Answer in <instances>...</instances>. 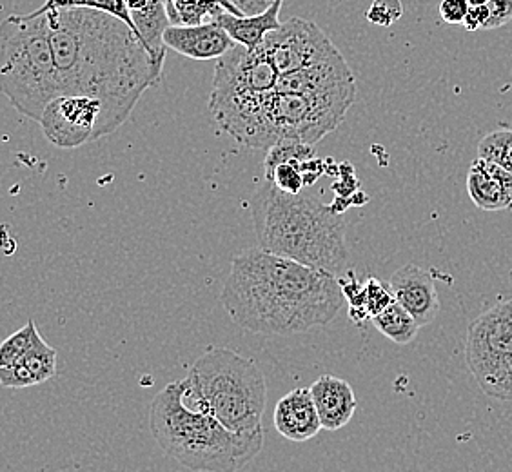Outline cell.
<instances>
[{
  "label": "cell",
  "mask_w": 512,
  "mask_h": 472,
  "mask_svg": "<svg viewBox=\"0 0 512 472\" xmlns=\"http://www.w3.org/2000/svg\"><path fill=\"white\" fill-rule=\"evenodd\" d=\"M42 8L50 20L60 93L99 100L95 140L111 135L164 68L124 20L88 8Z\"/></svg>",
  "instance_id": "cell-1"
},
{
  "label": "cell",
  "mask_w": 512,
  "mask_h": 472,
  "mask_svg": "<svg viewBox=\"0 0 512 472\" xmlns=\"http://www.w3.org/2000/svg\"><path fill=\"white\" fill-rule=\"evenodd\" d=\"M220 300L247 333L289 336L331 324L344 289L336 275L255 247L233 260Z\"/></svg>",
  "instance_id": "cell-2"
},
{
  "label": "cell",
  "mask_w": 512,
  "mask_h": 472,
  "mask_svg": "<svg viewBox=\"0 0 512 472\" xmlns=\"http://www.w3.org/2000/svg\"><path fill=\"white\" fill-rule=\"evenodd\" d=\"M258 247L304 266L342 275L349 249L344 217L311 195H289L266 180L249 200Z\"/></svg>",
  "instance_id": "cell-3"
},
{
  "label": "cell",
  "mask_w": 512,
  "mask_h": 472,
  "mask_svg": "<svg viewBox=\"0 0 512 472\" xmlns=\"http://www.w3.org/2000/svg\"><path fill=\"white\" fill-rule=\"evenodd\" d=\"M186 398L184 378L166 385L149 407V429L169 458L195 472H237L255 460L264 447V433H233Z\"/></svg>",
  "instance_id": "cell-4"
},
{
  "label": "cell",
  "mask_w": 512,
  "mask_h": 472,
  "mask_svg": "<svg viewBox=\"0 0 512 472\" xmlns=\"http://www.w3.org/2000/svg\"><path fill=\"white\" fill-rule=\"evenodd\" d=\"M278 71L260 48L237 44L218 59L209 109L218 126L238 144L253 149L276 146L269 122V102L276 93Z\"/></svg>",
  "instance_id": "cell-5"
},
{
  "label": "cell",
  "mask_w": 512,
  "mask_h": 472,
  "mask_svg": "<svg viewBox=\"0 0 512 472\" xmlns=\"http://www.w3.org/2000/svg\"><path fill=\"white\" fill-rule=\"evenodd\" d=\"M0 88L20 115L37 120L60 93L48 13L10 15L0 26Z\"/></svg>",
  "instance_id": "cell-6"
},
{
  "label": "cell",
  "mask_w": 512,
  "mask_h": 472,
  "mask_svg": "<svg viewBox=\"0 0 512 472\" xmlns=\"http://www.w3.org/2000/svg\"><path fill=\"white\" fill-rule=\"evenodd\" d=\"M186 385L191 405L213 414L229 431L264 433L266 376L253 360L233 349L213 347L191 365Z\"/></svg>",
  "instance_id": "cell-7"
},
{
  "label": "cell",
  "mask_w": 512,
  "mask_h": 472,
  "mask_svg": "<svg viewBox=\"0 0 512 472\" xmlns=\"http://www.w3.org/2000/svg\"><path fill=\"white\" fill-rule=\"evenodd\" d=\"M465 360L483 394L512 402V300L493 305L469 325Z\"/></svg>",
  "instance_id": "cell-8"
},
{
  "label": "cell",
  "mask_w": 512,
  "mask_h": 472,
  "mask_svg": "<svg viewBox=\"0 0 512 472\" xmlns=\"http://www.w3.org/2000/svg\"><path fill=\"white\" fill-rule=\"evenodd\" d=\"M355 99L349 95L275 93L269 102V122L276 144L302 142L315 146L344 122Z\"/></svg>",
  "instance_id": "cell-9"
},
{
  "label": "cell",
  "mask_w": 512,
  "mask_h": 472,
  "mask_svg": "<svg viewBox=\"0 0 512 472\" xmlns=\"http://www.w3.org/2000/svg\"><path fill=\"white\" fill-rule=\"evenodd\" d=\"M262 50L273 62L278 75H287L329 59L340 51L311 20L291 17L262 42Z\"/></svg>",
  "instance_id": "cell-10"
},
{
  "label": "cell",
  "mask_w": 512,
  "mask_h": 472,
  "mask_svg": "<svg viewBox=\"0 0 512 472\" xmlns=\"http://www.w3.org/2000/svg\"><path fill=\"white\" fill-rule=\"evenodd\" d=\"M102 115L99 100L86 95H60L40 117L44 137L60 149H75L95 140Z\"/></svg>",
  "instance_id": "cell-11"
},
{
  "label": "cell",
  "mask_w": 512,
  "mask_h": 472,
  "mask_svg": "<svg viewBox=\"0 0 512 472\" xmlns=\"http://www.w3.org/2000/svg\"><path fill=\"white\" fill-rule=\"evenodd\" d=\"M276 93L356 97L355 75L342 53H336L333 57L320 60L307 68L280 75Z\"/></svg>",
  "instance_id": "cell-12"
},
{
  "label": "cell",
  "mask_w": 512,
  "mask_h": 472,
  "mask_svg": "<svg viewBox=\"0 0 512 472\" xmlns=\"http://www.w3.org/2000/svg\"><path fill=\"white\" fill-rule=\"evenodd\" d=\"M164 44L168 50L193 60L222 59L237 46L217 20H207L193 26L171 24L164 33Z\"/></svg>",
  "instance_id": "cell-13"
},
{
  "label": "cell",
  "mask_w": 512,
  "mask_h": 472,
  "mask_svg": "<svg viewBox=\"0 0 512 472\" xmlns=\"http://www.w3.org/2000/svg\"><path fill=\"white\" fill-rule=\"evenodd\" d=\"M389 287L394 300L416 318L420 327L433 322L440 311V298L436 293L433 276L422 267L407 264L393 273Z\"/></svg>",
  "instance_id": "cell-14"
},
{
  "label": "cell",
  "mask_w": 512,
  "mask_h": 472,
  "mask_svg": "<svg viewBox=\"0 0 512 472\" xmlns=\"http://www.w3.org/2000/svg\"><path fill=\"white\" fill-rule=\"evenodd\" d=\"M467 193L483 211L512 209V173L489 158L478 157L467 175Z\"/></svg>",
  "instance_id": "cell-15"
},
{
  "label": "cell",
  "mask_w": 512,
  "mask_h": 472,
  "mask_svg": "<svg viewBox=\"0 0 512 472\" xmlns=\"http://www.w3.org/2000/svg\"><path fill=\"white\" fill-rule=\"evenodd\" d=\"M275 427L291 442H307L322 429L311 389H295L287 393L275 407Z\"/></svg>",
  "instance_id": "cell-16"
},
{
  "label": "cell",
  "mask_w": 512,
  "mask_h": 472,
  "mask_svg": "<svg viewBox=\"0 0 512 472\" xmlns=\"http://www.w3.org/2000/svg\"><path fill=\"white\" fill-rule=\"evenodd\" d=\"M316 411L325 431H338L353 420L356 398L353 387L344 378L324 374L309 387Z\"/></svg>",
  "instance_id": "cell-17"
},
{
  "label": "cell",
  "mask_w": 512,
  "mask_h": 472,
  "mask_svg": "<svg viewBox=\"0 0 512 472\" xmlns=\"http://www.w3.org/2000/svg\"><path fill=\"white\" fill-rule=\"evenodd\" d=\"M57 349H53L42 336L17 364L0 367V384L8 389H24L44 384L57 374Z\"/></svg>",
  "instance_id": "cell-18"
},
{
  "label": "cell",
  "mask_w": 512,
  "mask_h": 472,
  "mask_svg": "<svg viewBox=\"0 0 512 472\" xmlns=\"http://www.w3.org/2000/svg\"><path fill=\"white\" fill-rule=\"evenodd\" d=\"M138 37L144 42L153 59L164 68L166 44L164 33L171 26L166 0H126Z\"/></svg>",
  "instance_id": "cell-19"
},
{
  "label": "cell",
  "mask_w": 512,
  "mask_h": 472,
  "mask_svg": "<svg viewBox=\"0 0 512 472\" xmlns=\"http://www.w3.org/2000/svg\"><path fill=\"white\" fill-rule=\"evenodd\" d=\"M282 2L284 0H278L266 13L255 15V17H237L229 11H222L213 20H217L237 44L246 46L247 50H256L262 46V42L271 31L278 30L282 26V22L278 19Z\"/></svg>",
  "instance_id": "cell-20"
},
{
  "label": "cell",
  "mask_w": 512,
  "mask_h": 472,
  "mask_svg": "<svg viewBox=\"0 0 512 472\" xmlns=\"http://www.w3.org/2000/svg\"><path fill=\"white\" fill-rule=\"evenodd\" d=\"M371 322L385 338L398 345L411 344L420 329L416 318L396 300L393 304L387 305L382 313L373 316Z\"/></svg>",
  "instance_id": "cell-21"
},
{
  "label": "cell",
  "mask_w": 512,
  "mask_h": 472,
  "mask_svg": "<svg viewBox=\"0 0 512 472\" xmlns=\"http://www.w3.org/2000/svg\"><path fill=\"white\" fill-rule=\"evenodd\" d=\"M313 158H316L315 146L302 144V142H280L267 151L266 160H264L266 180L271 178L273 171L282 164H304Z\"/></svg>",
  "instance_id": "cell-22"
},
{
  "label": "cell",
  "mask_w": 512,
  "mask_h": 472,
  "mask_svg": "<svg viewBox=\"0 0 512 472\" xmlns=\"http://www.w3.org/2000/svg\"><path fill=\"white\" fill-rule=\"evenodd\" d=\"M39 329L33 320L19 329L17 333H13L10 338L4 340V344L0 345V367H10L17 364L24 354L30 351L33 345L37 344L40 338Z\"/></svg>",
  "instance_id": "cell-23"
},
{
  "label": "cell",
  "mask_w": 512,
  "mask_h": 472,
  "mask_svg": "<svg viewBox=\"0 0 512 472\" xmlns=\"http://www.w3.org/2000/svg\"><path fill=\"white\" fill-rule=\"evenodd\" d=\"M44 6L46 8H88V10L109 13L117 19L124 20L129 28L137 33L138 37V31L135 28V22L131 19L126 0H46Z\"/></svg>",
  "instance_id": "cell-24"
},
{
  "label": "cell",
  "mask_w": 512,
  "mask_h": 472,
  "mask_svg": "<svg viewBox=\"0 0 512 472\" xmlns=\"http://www.w3.org/2000/svg\"><path fill=\"white\" fill-rule=\"evenodd\" d=\"M478 157L489 158L512 173V129H498L483 138Z\"/></svg>",
  "instance_id": "cell-25"
},
{
  "label": "cell",
  "mask_w": 512,
  "mask_h": 472,
  "mask_svg": "<svg viewBox=\"0 0 512 472\" xmlns=\"http://www.w3.org/2000/svg\"><path fill=\"white\" fill-rule=\"evenodd\" d=\"M394 296L391 293V287L384 286L380 280L369 278L364 286V302H362V315L367 318L382 313L385 307L393 304Z\"/></svg>",
  "instance_id": "cell-26"
},
{
  "label": "cell",
  "mask_w": 512,
  "mask_h": 472,
  "mask_svg": "<svg viewBox=\"0 0 512 472\" xmlns=\"http://www.w3.org/2000/svg\"><path fill=\"white\" fill-rule=\"evenodd\" d=\"M267 180L273 182L280 191L289 193V195H300L302 189L306 186L302 164H282L273 171V175Z\"/></svg>",
  "instance_id": "cell-27"
},
{
  "label": "cell",
  "mask_w": 512,
  "mask_h": 472,
  "mask_svg": "<svg viewBox=\"0 0 512 472\" xmlns=\"http://www.w3.org/2000/svg\"><path fill=\"white\" fill-rule=\"evenodd\" d=\"M404 6L400 0H373L369 10L365 13V19L375 26L389 28L394 22L402 19Z\"/></svg>",
  "instance_id": "cell-28"
},
{
  "label": "cell",
  "mask_w": 512,
  "mask_h": 472,
  "mask_svg": "<svg viewBox=\"0 0 512 472\" xmlns=\"http://www.w3.org/2000/svg\"><path fill=\"white\" fill-rule=\"evenodd\" d=\"M489 17L483 26V31L498 30L512 20V0H489L487 4Z\"/></svg>",
  "instance_id": "cell-29"
},
{
  "label": "cell",
  "mask_w": 512,
  "mask_h": 472,
  "mask_svg": "<svg viewBox=\"0 0 512 472\" xmlns=\"http://www.w3.org/2000/svg\"><path fill=\"white\" fill-rule=\"evenodd\" d=\"M227 11L237 17H255L266 13L278 0H226Z\"/></svg>",
  "instance_id": "cell-30"
},
{
  "label": "cell",
  "mask_w": 512,
  "mask_h": 472,
  "mask_svg": "<svg viewBox=\"0 0 512 472\" xmlns=\"http://www.w3.org/2000/svg\"><path fill=\"white\" fill-rule=\"evenodd\" d=\"M469 10L471 4L467 0H442L438 6V13L447 24H463Z\"/></svg>",
  "instance_id": "cell-31"
},
{
  "label": "cell",
  "mask_w": 512,
  "mask_h": 472,
  "mask_svg": "<svg viewBox=\"0 0 512 472\" xmlns=\"http://www.w3.org/2000/svg\"><path fill=\"white\" fill-rule=\"evenodd\" d=\"M487 17H489L487 6H476V8H471V10H469V15L465 17V20H463V28L467 31L483 30V26H485V22H487Z\"/></svg>",
  "instance_id": "cell-32"
},
{
  "label": "cell",
  "mask_w": 512,
  "mask_h": 472,
  "mask_svg": "<svg viewBox=\"0 0 512 472\" xmlns=\"http://www.w3.org/2000/svg\"><path fill=\"white\" fill-rule=\"evenodd\" d=\"M469 4H471V8H476V6H485L489 0H467Z\"/></svg>",
  "instance_id": "cell-33"
},
{
  "label": "cell",
  "mask_w": 512,
  "mask_h": 472,
  "mask_svg": "<svg viewBox=\"0 0 512 472\" xmlns=\"http://www.w3.org/2000/svg\"><path fill=\"white\" fill-rule=\"evenodd\" d=\"M509 278H511V286H512V271H511V275H509Z\"/></svg>",
  "instance_id": "cell-34"
}]
</instances>
